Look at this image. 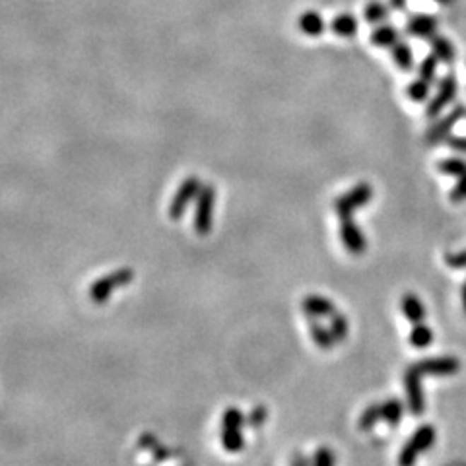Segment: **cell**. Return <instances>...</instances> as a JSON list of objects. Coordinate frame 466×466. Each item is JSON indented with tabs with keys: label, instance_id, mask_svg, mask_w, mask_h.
Here are the masks:
<instances>
[{
	"label": "cell",
	"instance_id": "1",
	"mask_svg": "<svg viewBox=\"0 0 466 466\" xmlns=\"http://www.w3.org/2000/svg\"><path fill=\"white\" fill-rule=\"evenodd\" d=\"M132 280H134L132 268H119L115 272L103 276V278H100L98 282L92 284V286H90V291H88V296H90V299H92L93 303H105L117 288L129 286Z\"/></svg>",
	"mask_w": 466,
	"mask_h": 466
},
{
	"label": "cell",
	"instance_id": "2",
	"mask_svg": "<svg viewBox=\"0 0 466 466\" xmlns=\"http://www.w3.org/2000/svg\"><path fill=\"white\" fill-rule=\"evenodd\" d=\"M433 443H436V429L431 426L418 428L398 455V466H414L421 453L428 451Z\"/></svg>",
	"mask_w": 466,
	"mask_h": 466
},
{
	"label": "cell",
	"instance_id": "3",
	"mask_svg": "<svg viewBox=\"0 0 466 466\" xmlns=\"http://www.w3.org/2000/svg\"><path fill=\"white\" fill-rule=\"evenodd\" d=\"M245 416L239 408H228L222 418V445L228 453H239L243 449V436L241 426L245 424Z\"/></svg>",
	"mask_w": 466,
	"mask_h": 466
},
{
	"label": "cell",
	"instance_id": "4",
	"mask_svg": "<svg viewBox=\"0 0 466 466\" xmlns=\"http://www.w3.org/2000/svg\"><path fill=\"white\" fill-rule=\"evenodd\" d=\"M371 197H373V189L367 183L356 185V187L350 189L346 194L338 197V199L334 200V210H337L340 222L351 218V212H354V210L366 206L367 202L371 200Z\"/></svg>",
	"mask_w": 466,
	"mask_h": 466
},
{
	"label": "cell",
	"instance_id": "5",
	"mask_svg": "<svg viewBox=\"0 0 466 466\" xmlns=\"http://www.w3.org/2000/svg\"><path fill=\"white\" fill-rule=\"evenodd\" d=\"M216 192L212 185H202L197 200V212H194V230L199 235H208L212 228V210H214Z\"/></svg>",
	"mask_w": 466,
	"mask_h": 466
},
{
	"label": "cell",
	"instance_id": "6",
	"mask_svg": "<svg viewBox=\"0 0 466 466\" xmlns=\"http://www.w3.org/2000/svg\"><path fill=\"white\" fill-rule=\"evenodd\" d=\"M412 367L421 377H451L457 375L460 369V361L455 356H441V358L421 359Z\"/></svg>",
	"mask_w": 466,
	"mask_h": 466
},
{
	"label": "cell",
	"instance_id": "7",
	"mask_svg": "<svg viewBox=\"0 0 466 466\" xmlns=\"http://www.w3.org/2000/svg\"><path fill=\"white\" fill-rule=\"evenodd\" d=\"M457 92H459V84H457V76L455 74H447L445 78H441V82L437 86V93L433 95V100L429 101L428 109H426V115L429 119L439 115L449 103L455 101Z\"/></svg>",
	"mask_w": 466,
	"mask_h": 466
},
{
	"label": "cell",
	"instance_id": "8",
	"mask_svg": "<svg viewBox=\"0 0 466 466\" xmlns=\"http://www.w3.org/2000/svg\"><path fill=\"white\" fill-rule=\"evenodd\" d=\"M202 189V185L197 177H187L181 187L177 189L175 197L171 200V204H169V218L171 220H181L185 214V210L189 206V202H191L197 194Z\"/></svg>",
	"mask_w": 466,
	"mask_h": 466
},
{
	"label": "cell",
	"instance_id": "9",
	"mask_svg": "<svg viewBox=\"0 0 466 466\" xmlns=\"http://www.w3.org/2000/svg\"><path fill=\"white\" fill-rule=\"evenodd\" d=\"M466 117V105H457L455 109H451L449 115H445L443 119H439L436 124H431L426 132V144L428 146H436L439 142H443L449 138L451 130L455 129V124Z\"/></svg>",
	"mask_w": 466,
	"mask_h": 466
},
{
	"label": "cell",
	"instance_id": "10",
	"mask_svg": "<svg viewBox=\"0 0 466 466\" xmlns=\"http://www.w3.org/2000/svg\"><path fill=\"white\" fill-rule=\"evenodd\" d=\"M421 377L412 366L404 371V387L406 395H408V408L414 416H421L426 412V398H424V390H421Z\"/></svg>",
	"mask_w": 466,
	"mask_h": 466
},
{
	"label": "cell",
	"instance_id": "11",
	"mask_svg": "<svg viewBox=\"0 0 466 466\" xmlns=\"http://www.w3.org/2000/svg\"><path fill=\"white\" fill-rule=\"evenodd\" d=\"M342 226H340V237H342V241H344L346 249L351 252V255H363L367 249V241L361 230H359V226L351 222V218L348 220H342Z\"/></svg>",
	"mask_w": 466,
	"mask_h": 466
},
{
	"label": "cell",
	"instance_id": "12",
	"mask_svg": "<svg viewBox=\"0 0 466 466\" xmlns=\"http://www.w3.org/2000/svg\"><path fill=\"white\" fill-rule=\"evenodd\" d=\"M437 31V20L433 16L428 14H414L406 22V33L410 37L418 39H431Z\"/></svg>",
	"mask_w": 466,
	"mask_h": 466
},
{
	"label": "cell",
	"instance_id": "13",
	"mask_svg": "<svg viewBox=\"0 0 466 466\" xmlns=\"http://www.w3.org/2000/svg\"><path fill=\"white\" fill-rule=\"evenodd\" d=\"M301 307H303V313L307 317H332L337 313V307L334 303L327 298H321V296H305L303 301H301Z\"/></svg>",
	"mask_w": 466,
	"mask_h": 466
},
{
	"label": "cell",
	"instance_id": "14",
	"mask_svg": "<svg viewBox=\"0 0 466 466\" xmlns=\"http://www.w3.org/2000/svg\"><path fill=\"white\" fill-rule=\"evenodd\" d=\"M298 28L307 37H319L325 33V20L317 10H305L298 18Z\"/></svg>",
	"mask_w": 466,
	"mask_h": 466
},
{
	"label": "cell",
	"instance_id": "15",
	"mask_svg": "<svg viewBox=\"0 0 466 466\" xmlns=\"http://www.w3.org/2000/svg\"><path fill=\"white\" fill-rule=\"evenodd\" d=\"M400 309L408 321L416 325V322H424L426 319V307L421 303V299L414 293H404L400 299Z\"/></svg>",
	"mask_w": 466,
	"mask_h": 466
},
{
	"label": "cell",
	"instance_id": "16",
	"mask_svg": "<svg viewBox=\"0 0 466 466\" xmlns=\"http://www.w3.org/2000/svg\"><path fill=\"white\" fill-rule=\"evenodd\" d=\"M369 41H371L375 47H379V49H390V47L398 41L397 25L385 23V25L375 28V30L371 31V35H369Z\"/></svg>",
	"mask_w": 466,
	"mask_h": 466
},
{
	"label": "cell",
	"instance_id": "17",
	"mask_svg": "<svg viewBox=\"0 0 466 466\" xmlns=\"http://www.w3.org/2000/svg\"><path fill=\"white\" fill-rule=\"evenodd\" d=\"M330 30L338 37L350 39L358 33V20L351 14L344 12V14H338L332 22H330Z\"/></svg>",
	"mask_w": 466,
	"mask_h": 466
},
{
	"label": "cell",
	"instance_id": "18",
	"mask_svg": "<svg viewBox=\"0 0 466 466\" xmlns=\"http://www.w3.org/2000/svg\"><path fill=\"white\" fill-rule=\"evenodd\" d=\"M392 53V61L402 72H410L414 69V53L410 45L406 41H397L395 45L390 47Z\"/></svg>",
	"mask_w": 466,
	"mask_h": 466
},
{
	"label": "cell",
	"instance_id": "19",
	"mask_svg": "<svg viewBox=\"0 0 466 466\" xmlns=\"http://www.w3.org/2000/svg\"><path fill=\"white\" fill-rule=\"evenodd\" d=\"M429 43H431V53L436 54L439 62H445V64H451L455 62V45H453L451 41L443 35H433V37L429 39Z\"/></svg>",
	"mask_w": 466,
	"mask_h": 466
},
{
	"label": "cell",
	"instance_id": "20",
	"mask_svg": "<svg viewBox=\"0 0 466 466\" xmlns=\"http://www.w3.org/2000/svg\"><path fill=\"white\" fill-rule=\"evenodd\" d=\"M383 408V421L389 424L390 428H397L400 420H402V414H404V404L398 400V398H389L381 402Z\"/></svg>",
	"mask_w": 466,
	"mask_h": 466
},
{
	"label": "cell",
	"instance_id": "21",
	"mask_svg": "<svg viewBox=\"0 0 466 466\" xmlns=\"http://www.w3.org/2000/svg\"><path fill=\"white\" fill-rule=\"evenodd\" d=\"M309 330H311V337H313L315 344L319 346L321 350H332V346L337 344V340L332 337V332L327 327H321L317 321H311L309 325Z\"/></svg>",
	"mask_w": 466,
	"mask_h": 466
},
{
	"label": "cell",
	"instance_id": "22",
	"mask_svg": "<svg viewBox=\"0 0 466 466\" xmlns=\"http://www.w3.org/2000/svg\"><path fill=\"white\" fill-rule=\"evenodd\" d=\"M431 342H433V332H431V329H428L424 322H416L412 332H410V344H412L414 348H418V350H424V348H428Z\"/></svg>",
	"mask_w": 466,
	"mask_h": 466
},
{
	"label": "cell",
	"instance_id": "23",
	"mask_svg": "<svg viewBox=\"0 0 466 466\" xmlns=\"http://www.w3.org/2000/svg\"><path fill=\"white\" fill-rule=\"evenodd\" d=\"M379 421H383L381 404H369L366 410L361 412V416H359L358 426L361 431H369V429L373 428V426H377Z\"/></svg>",
	"mask_w": 466,
	"mask_h": 466
},
{
	"label": "cell",
	"instance_id": "24",
	"mask_svg": "<svg viewBox=\"0 0 466 466\" xmlns=\"http://www.w3.org/2000/svg\"><path fill=\"white\" fill-rule=\"evenodd\" d=\"M330 332L337 342H344L348 338V332H350V327H348V319H346L342 313H334L330 317Z\"/></svg>",
	"mask_w": 466,
	"mask_h": 466
},
{
	"label": "cell",
	"instance_id": "25",
	"mask_svg": "<svg viewBox=\"0 0 466 466\" xmlns=\"http://www.w3.org/2000/svg\"><path fill=\"white\" fill-rule=\"evenodd\" d=\"M439 171L443 175L451 177H465L466 175V161L460 158H447V160L439 161Z\"/></svg>",
	"mask_w": 466,
	"mask_h": 466
},
{
	"label": "cell",
	"instance_id": "26",
	"mask_svg": "<svg viewBox=\"0 0 466 466\" xmlns=\"http://www.w3.org/2000/svg\"><path fill=\"white\" fill-rule=\"evenodd\" d=\"M387 16H389V8L381 4V2H377V0L369 2L366 10H363V20L367 23H381Z\"/></svg>",
	"mask_w": 466,
	"mask_h": 466
},
{
	"label": "cell",
	"instance_id": "27",
	"mask_svg": "<svg viewBox=\"0 0 466 466\" xmlns=\"http://www.w3.org/2000/svg\"><path fill=\"white\" fill-rule=\"evenodd\" d=\"M406 95L410 98L416 103H421L429 98V82H426L424 78H418L414 80L412 84L406 88Z\"/></svg>",
	"mask_w": 466,
	"mask_h": 466
},
{
	"label": "cell",
	"instance_id": "28",
	"mask_svg": "<svg viewBox=\"0 0 466 466\" xmlns=\"http://www.w3.org/2000/svg\"><path fill=\"white\" fill-rule=\"evenodd\" d=\"M437 62H439V59H437L436 54L431 53L429 57H426L424 61L420 62V69H418V76L424 78L426 82H433L437 76Z\"/></svg>",
	"mask_w": 466,
	"mask_h": 466
},
{
	"label": "cell",
	"instance_id": "29",
	"mask_svg": "<svg viewBox=\"0 0 466 466\" xmlns=\"http://www.w3.org/2000/svg\"><path fill=\"white\" fill-rule=\"evenodd\" d=\"M337 465V459H334V453L330 447H321L317 455H315L313 466H334Z\"/></svg>",
	"mask_w": 466,
	"mask_h": 466
},
{
	"label": "cell",
	"instance_id": "30",
	"mask_svg": "<svg viewBox=\"0 0 466 466\" xmlns=\"http://www.w3.org/2000/svg\"><path fill=\"white\" fill-rule=\"evenodd\" d=\"M267 416H268L267 408H264V406H257V408L249 414V420H247V424L252 426V428H259V426H262V424L267 421Z\"/></svg>",
	"mask_w": 466,
	"mask_h": 466
},
{
	"label": "cell",
	"instance_id": "31",
	"mask_svg": "<svg viewBox=\"0 0 466 466\" xmlns=\"http://www.w3.org/2000/svg\"><path fill=\"white\" fill-rule=\"evenodd\" d=\"M445 262L449 268H466V251L453 252L445 257Z\"/></svg>",
	"mask_w": 466,
	"mask_h": 466
},
{
	"label": "cell",
	"instance_id": "32",
	"mask_svg": "<svg viewBox=\"0 0 466 466\" xmlns=\"http://www.w3.org/2000/svg\"><path fill=\"white\" fill-rule=\"evenodd\" d=\"M449 199H451L453 202H462V200H466V175L460 177L457 187H455L451 194H449Z\"/></svg>",
	"mask_w": 466,
	"mask_h": 466
},
{
	"label": "cell",
	"instance_id": "33",
	"mask_svg": "<svg viewBox=\"0 0 466 466\" xmlns=\"http://www.w3.org/2000/svg\"><path fill=\"white\" fill-rule=\"evenodd\" d=\"M447 144L451 146L453 150H457L460 153H466V136H449Z\"/></svg>",
	"mask_w": 466,
	"mask_h": 466
},
{
	"label": "cell",
	"instance_id": "34",
	"mask_svg": "<svg viewBox=\"0 0 466 466\" xmlns=\"http://www.w3.org/2000/svg\"><path fill=\"white\" fill-rule=\"evenodd\" d=\"M389 6L392 8V10L402 12V10H406V6H408V2H406V0H389Z\"/></svg>",
	"mask_w": 466,
	"mask_h": 466
},
{
	"label": "cell",
	"instance_id": "35",
	"mask_svg": "<svg viewBox=\"0 0 466 466\" xmlns=\"http://www.w3.org/2000/svg\"><path fill=\"white\" fill-rule=\"evenodd\" d=\"M291 466H309V462H307V459L301 453H296L293 459H291Z\"/></svg>",
	"mask_w": 466,
	"mask_h": 466
},
{
	"label": "cell",
	"instance_id": "36",
	"mask_svg": "<svg viewBox=\"0 0 466 466\" xmlns=\"http://www.w3.org/2000/svg\"><path fill=\"white\" fill-rule=\"evenodd\" d=\"M460 298H462V307H465V313H466V282L462 286V290H460Z\"/></svg>",
	"mask_w": 466,
	"mask_h": 466
},
{
	"label": "cell",
	"instance_id": "37",
	"mask_svg": "<svg viewBox=\"0 0 466 466\" xmlns=\"http://www.w3.org/2000/svg\"><path fill=\"white\" fill-rule=\"evenodd\" d=\"M433 2H437V4H443V6H447V4H451L453 0H433Z\"/></svg>",
	"mask_w": 466,
	"mask_h": 466
}]
</instances>
